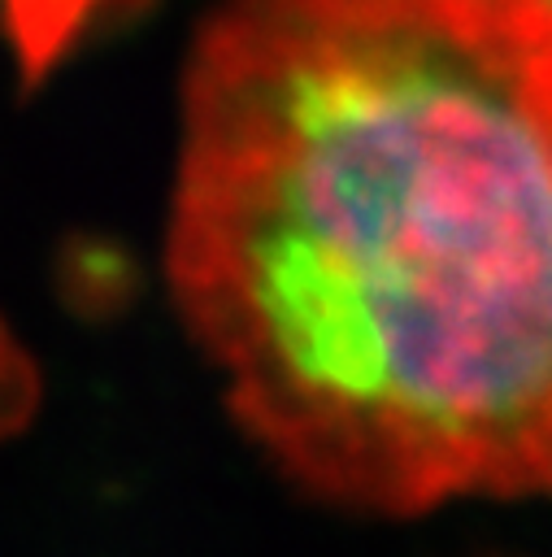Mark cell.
I'll return each mask as SVG.
<instances>
[{"label": "cell", "instance_id": "6da1fadb", "mask_svg": "<svg viewBox=\"0 0 552 557\" xmlns=\"http://www.w3.org/2000/svg\"><path fill=\"white\" fill-rule=\"evenodd\" d=\"M165 278L296 487L552 496V0H222Z\"/></svg>", "mask_w": 552, "mask_h": 557}, {"label": "cell", "instance_id": "7a4b0ae2", "mask_svg": "<svg viewBox=\"0 0 552 557\" xmlns=\"http://www.w3.org/2000/svg\"><path fill=\"white\" fill-rule=\"evenodd\" d=\"M126 4L135 0H0V22L17 52L22 74L43 78L70 57V48L96 22H104Z\"/></svg>", "mask_w": 552, "mask_h": 557}, {"label": "cell", "instance_id": "3957f363", "mask_svg": "<svg viewBox=\"0 0 552 557\" xmlns=\"http://www.w3.org/2000/svg\"><path fill=\"white\" fill-rule=\"evenodd\" d=\"M35 405V370L0 322V435H9Z\"/></svg>", "mask_w": 552, "mask_h": 557}]
</instances>
